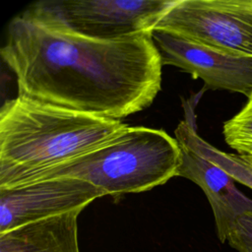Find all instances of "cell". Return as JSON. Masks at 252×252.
Wrapping results in <instances>:
<instances>
[{"label":"cell","instance_id":"cell-1","mask_svg":"<svg viewBox=\"0 0 252 252\" xmlns=\"http://www.w3.org/2000/svg\"><path fill=\"white\" fill-rule=\"evenodd\" d=\"M0 50L18 95L121 120L149 107L161 88L152 32L112 40L77 35L24 16L7 27Z\"/></svg>","mask_w":252,"mask_h":252},{"label":"cell","instance_id":"cell-2","mask_svg":"<svg viewBox=\"0 0 252 252\" xmlns=\"http://www.w3.org/2000/svg\"><path fill=\"white\" fill-rule=\"evenodd\" d=\"M129 125L34 101L6 100L0 109V189L32 183L39 175L91 153Z\"/></svg>","mask_w":252,"mask_h":252},{"label":"cell","instance_id":"cell-3","mask_svg":"<svg viewBox=\"0 0 252 252\" xmlns=\"http://www.w3.org/2000/svg\"><path fill=\"white\" fill-rule=\"evenodd\" d=\"M180 164L181 147L175 138L161 129L129 126L108 144L39 175L33 182L73 177L116 198L166 183L178 175Z\"/></svg>","mask_w":252,"mask_h":252},{"label":"cell","instance_id":"cell-4","mask_svg":"<svg viewBox=\"0 0 252 252\" xmlns=\"http://www.w3.org/2000/svg\"><path fill=\"white\" fill-rule=\"evenodd\" d=\"M176 0H43L22 14L77 35L112 40L152 32Z\"/></svg>","mask_w":252,"mask_h":252},{"label":"cell","instance_id":"cell-5","mask_svg":"<svg viewBox=\"0 0 252 252\" xmlns=\"http://www.w3.org/2000/svg\"><path fill=\"white\" fill-rule=\"evenodd\" d=\"M154 31L252 57V0H176Z\"/></svg>","mask_w":252,"mask_h":252},{"label":"cell","instance_id":"cell-6","mask_svg":"<svg viewBox=\"0 0 252 252\" xmlns=\"http://www.w3.org/2000/svg\"><path fill=\"white\" fill-rule=\"evenodd\" d=\"M106 194L88 181L57 177L0 189V233L18 226L84 210Z\"/></svg>","mask_w":252,"mask_h":252},{"label":"cell","instance_id":"cell-7","mask_svg":"<svg viewBox=\"0 0 252 252\" xmlns=\"http://www.w3.org/2000/svg\"><path fill=\"white\" fill-rule=\"evenodd\" d=\"M162 65L175 66L201 79L208 89L252 94V57L232 55L172 33L153 31Z\"/></svg>","mask_w":252,"mask_h":252},{"label":"cell","instance_id":"cell-8","mask_svg":"<svg viewBox=\"0 0 252 252\" xmlns=\"http://www.w3.org/2000/svg\"><path fill=\"white\" fill-rule=\"evenodd\" d=\"M180 147L181 164L177 176L193 181L204 191L214 214L218 237L223 243L235 220L252 214V199L239 191L234 179L219 165L182 144Z\"/></svg>","mask_w":252,"mask_h":252},{"label":"cell","instance_id":"cell-9","mask_svg":"<svg viewBox=\"0 0 252 252\" xmlns=\"http://www.w3.org/2000/svg\"><path fill=\"white\" fill-rule=\"evenodd\" d=\"M79 209L0 233V252H80Z\"/></svg>","mask_w":252,"mask_h":252},{"label":"cell","instance_id":"cell-10","mask_svg":"<svg viewBox=\"0 0 252 252\" xmlns=\"http://www.w3.org/2000/svg\"><path fill=\"white\" fill-rule=\"evenodd\" d=\"M176 140L213 161L226 171L234 181L252 189V158L247 156L226 154L214 148L198 136L194 125L180 124L175 131Z\"/></svg>","mask_w":252,"mask_h":252},{"label":"cell","instance_id":"cell-11","mask_svg":"<svg viewBox=\"0 0 252 252\" xmlns=\"http://www.w3.org/2000/svg\"><path fill=\"white\" fill-rule=\"evenodd\" d=\"M225 143L237 155L252 158V94L245 105L222 126Z\"/></svg>","mask_w":252,"mask_h":252},{"label":"cell","instance_id":"cell-12","mask_svg":"<svg viewBox=\"0 0 252 252\" xmlns=\"http://www.w3.org/2000/svg\"><path fill=\"white\" fill-rule=\"evenodd\" d=\"M226 241L237 252H252V214H245L235 220Z\"/></svg>","mask_w":252,"mask_h":252}]
</instances>
